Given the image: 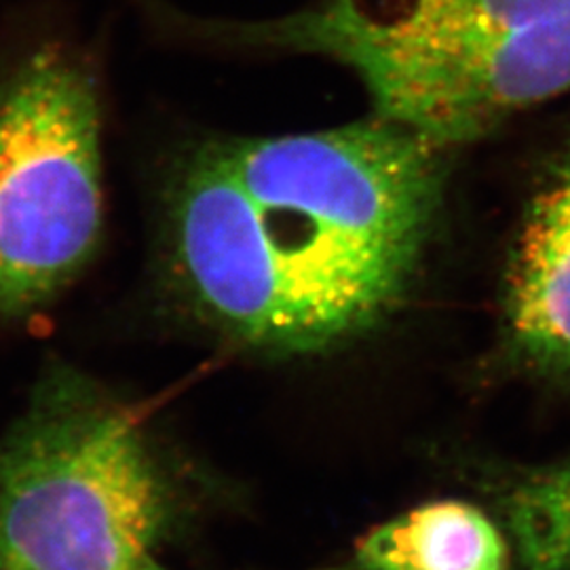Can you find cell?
Instances as JSON below:
<instances>
[{"mask_svg":"<svg viewBox=\"0 0 570 570\" xmlns=\"http://www.w3.org/2000/svg\"><path fill=\"white\" fill-rule=\"evenodd\" d=\"M510 570H570V459L518 469L497 494Z\"/></svg>","mask_w":570,"mask_h":570,"instance_id":"8","label":"cell"},{"mask_svg":"<svg viewBox=\"0 0 570 570\" xmlns=\"http://www.w3.org/2000/svg\"><path fill=\"white\" fill-rule=\"evenodd\" d=\"M167 285L202 326L271 360L330 353L303 285L268 245L223 140L195 146L165 184Z\"/></svg>","mask_w":570,"mask_h":570,"instance_id":"5","label":"cell"},{"mask_svg":"<svg viewBox=\"0 0 570 570\" xmlns=\"http://www.w3.org/2000/svg\"><path fill=\"white\" fill-rule=\"evenodd\" d=\"M100 106L94 49L47 23L0 61V317L49 305L96 254Z\"/></svg>","mask_w":570,"mask_h":570,"instance_id":"4","label":"cell"},{"mask_svg":"<svg viewBox=\"0 0 570 570\" xmlns=\"http://www.w3.org/2000/svg\"><path fill=\"white\" fill-rule=\"evenodd\" d=\"M129 570H165L164 567H159L157 564V560L155 558H150V560H144V562H140L138 567H134V569Z\"/></svg>","mask_w":570,"mask_h":570,"instance_id":"9","label":"cell"},{"mask_svg":"<svg viewBox=\"0 0 570 570\" xmlns=\"http://www.w3.org/2000/svg\"><path fill=\"white\" fill-rule=\"evenodd\" d=\"M503 360L570 385V140L539 178L513 235L501 287Z\"/></svg>","mask_w":570,"mask_h":570,"instance_id":"6","label":"cell"},{"mask_svg":"<svg viewBox=\"0 0 570 570\" xmlns=\"http://www.w3.org/2000/svg\"><path fill=\"white\" fill-rule=\"evenodd\" d=\"M183 37L338 61L374 115L454 153L570 89V0H308L271 20L186 13Z\"/></svg>","mask_w":570,"mask_h":570,"instance_id":"1","label":"cell"},{"mask_svg":"<svg viewBox=\"0 0 570 570\" xmlns=\"http://www.w3.org/2000/svg\"><path fill=\"white\" fill-rule=\"evenodd\" d=\"M266 239L357 343L402 306L454 150L370 115L336 129L223 140Z\"/></svg>","mask_w":570,"mask_h":570,"instance_id":"2","label":"cell"},{"mask_svg":"<svg viewBox=\"0 0 570 570\" xmlns=\"http://www.w3.org/2000/svg\"><path fill=\"white\" fill-rule=\"evenodd\" d=\"M505 532L465 501H433L383 522L330 570H510Z\"/></svg>","mask_w":570,"mask_h":570,"instance_id":"7","label":"cell"},{"mask_svg":"<svg viewBox=\"0 0 570 570\" xmlns=\"http://www.w3.org/2000/svg\"><path fill=\"white\" fill-rule=\"evenodd\" d=\"M204 475L98 381L51 366L0 435V570H129L193 529Z\"/></svg>","mask_w":570,"mask_h":570,"instance_id":"3","label":"cell"}]
</instances>
